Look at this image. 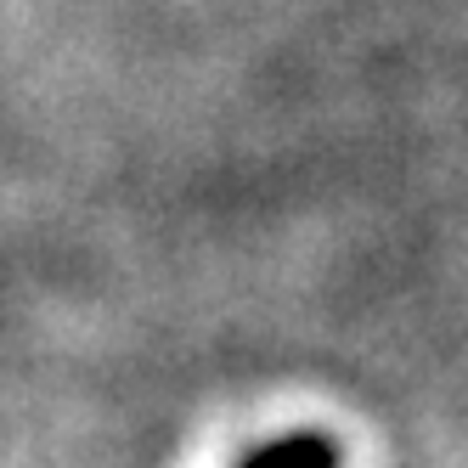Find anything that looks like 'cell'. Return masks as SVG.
Masks as SVG:
<instances>
[{
  "instance_id": "6da1fadb",
  "label": "cell",
  "mask_w": 468,
  "mask_h": 468,
  "mask_svg": "<svg viewBox=\"0 0 468 468\" xmlns=\"http://www.w3.org/2000/svg\"><path fill=\"white\" fill-rule=\"evenodd\" d=\"M282 468H299V463H293V457H288V463H282Z\"/></svg>"
}]
</instances>
